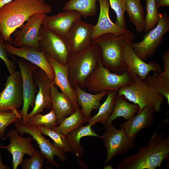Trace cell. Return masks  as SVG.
<instances>
[{"label":"cell","instance_id":"ab89813d","mask_svg":"<svg viewBox=\"0 0 169 169\" xmlns=\"http://www.w3.org/2000/svg\"><path fill=\"white\" fill-rule=\"evenodd\" d=\"M155 2L158 9L162 7L169 6V0H155Z\"/></svg>","mask_w":169,"mask_h":169},{"label":"cell","instance_id":"7402d4cb","mask_svg":"<svg viewBox=\"0 0 169 169\" xmlns=\"http://www.w3.org/2000/svg\"><path fill=\"white\" fill-rule=\"evenodd\" d=\"M45 55L47 59L50 63L54 72L53 84L59 87L61 92L68 97L76 110L79 106L77 102L74 89L69 81L67 65L60 63L46 53Z\"/></svg>","mask_w":169,"mask_h":169},{"label":"cell","instance_id":"ba28073f","mask_svg":"<svg viewBox=\"0 0 169 169\" xmlns=\"http://www.w3.org/2000/svg\"><path fill=\"white\" fill-rule=\"evenodd\" d=\"M39 35V48L51 56L59 62L67 65L71 54L65 37L41 26Z\"/></svg>","mask_w":169,"mask_h":169},{"label":"cell","instance_id":"44dd1931","mask_svg":"<svg viewBox=\"0 0 169 169\" xmlns=\"http://www.w3.org/2000/svg\"><path fill=\"white\" fill-rule=\"evenodd\" d=\"M155 112L149 107H145L138 111L136 115L121 124L120 128L130 138L135 140L142 129L148 128L152 125Z\"/></svg>","mask_w":169,"mask_h":169},{"label":"cell","instance_id":"9a60e30c","mask_svg":"<svg viewBox=\"0 0 169 169\" xmlns=\"http://www.w3.org/2000/svg\"><path fill=\"white\" fill-rule=\"evenodd\" d=\"M5 47L9 55L21 57L36 65L54 81V72L50 63L46 58L45 51L28 46L16 47L8 42L5 43Z\"/></svg>","mask_w":169,"mask_h":169},{"label":"cell","instance_id":"cb8c5ba5","mask_svg":"<svg viewBox=\"0 0 169 169\" xmlns=\"http://www.w3.org/2000/svg\"><path fill=\"white\" fill-rule=\"evenodd\" d=\"M51 99L52 109L55 113L57 122L59 125L65 118L74 113L76 110L68 97L59 92L58 87L53 84L51 87Z\"/></svg>","mask_w":169,"mask_h":169},{"label":"cell","instance_id":"7a4b0ae2","mask_svg":"<svg viewBox=\"0 0 169 169\" xmlns=\"http://www.w3.org/2000/svg\"><path fill=\"white\" fill-rule=\"evenodd\" d=\"M157 130L146 146L138 148L135 154L126 156L118 163L115 169H155L161 168L169 154V135Z\"/></svg>","mask_w":169,"mask_h":169},{"label":"cell","instance_id":"836d02e7","mask_svg":"<svg viewBox=\"0 0 169 169\" xmlns=\"http://www.w3.org/2000/svg\"><path fill=\"white\" fill-rule=\"evenodd\" d=\"M146 14L145 19L144 31L147 33L153 28L160 19V13L155 5V0H146Z\"/></svg>","mask_w":169,"mask_h":169},{"label":"cell","instance_id":"f546056e","mask_svg":"<svg viewBox=\"0 0 169 169\" xmlns=\"http://www.w3.org/2000/svg\"><path fill=\"white\" fill-rule=\"evenodd\" d=\"M87 122L81 108L79 107L74 113L65 118L59 126H55L52 129L60 132L65 136Z\"/></svg>","mask_w":169,"mask_h":169},{"label":"cell","instance_id":"603a6c76","mask_svg":"<svg viewBox=\"0 0 169 169\" xmlns=\"http://www.w3.org/2000/svg\"><path fill=\"white\" fill-rule=\"evenodd\" d=\"M73 88L77 102L81 107L82 112L87 121L91 117L92 111L98 109L101 100L107 95L109 92L105 91L92 94L83 90L79 85H76Z\"/></svg>","mask_w":169,"mask_h":169},{"label":"cell","instance_id":"74e56055","mask_svg":"<svg viewBox=\"0 0 169 169\" xmlns=\"http://www.w3.org/2000/svg\"><path fill=\"white\" fill-rule=\"evenodd\" d=\"M5 42L0 33V58L5 62L6 67L10 74L15 71L16 65L13 61L8 57V54L5 47Z\"/></svg>","mask_w":169,"mask_h":169},{"label":"cell","instance_id":"6da1fadb","mask_svg":"<svg viewBox=\"0 0 169 169\" xmlns=\"http://www.w3.org/2000/svg\"><path fill=\"white\" fill-rule=\"evenodd\" d=\"M52 11L44 0H13L0 8V33L5 42L12 44V34L31 16L37 13L47 14Z\"/></svg>","mask_w":169,"mask_h":169},{"label":"cell","instance_id":"1f68e13d","mask_svg":"<svg viewBox=\"0 0 169 169\" xmlns=\"http://www.w3.org/2000/svg\"><path fill=\"white\" fill-rule=\"evenodd\" d=\"M51 110L49 113L45 115H42L40 113L35 114L27 119L25 123L33 127L44 126L52 129L57 126L58 124L55 113L53 109Z\"/></svg>","mask_w":169,"mask_h":169},{"label":"cell","instance_id":"83f0119b","mask_svg":"<svg viewBox=\"0 0 169 169\" xmlns=\"http://www.w3.org/2000/svg\"><path fill=\"white\" fill-rule=\"evenodd\" d=\"M125 11L130 22L134 25L136 31L141 33L144 31L145 10L141 0H126Z\"/></svg>","mask_w":169,"mask_h":169},{"label":"cell","instance_id":"7c38bea8","mask_svg":"<svg viewBox=\"0 0 169 169\" xmlns=\"http://www.w3.org/2000/svg\"><path fill=\"white\" fill-rule=\"evenodd\" d=\"M13 123L15 129L21 136L27 133L30 135L33 139L35 140L38 145L40 151L45 156L48 163L58 167V165L54 160V156H57L62 162L67 161V156L64 152L56 147L53 143L46 139L37 127L29 125L23 122L22 119L18 120Z\"/></svg>","mask_w":169,"mask_h":169},{"label":"cell","instance_id":"60d3db41","mask_svg":"<svg viewBox=\"0 0 169 169\" xmlns=\"http://www.w3.org/2000/svg\"><path fill=\"white\" fill-rule=\"evenodd\" d=\"M10 167L4 165L3 162L2 156L0 154V169H10Z\"/></svg>","mask_w":169,"mask_h":169},{"label":"cell","instance_id":"8fae6325","mask_svg":"<svg viewBox=\"0 0 169 169\" xmlns=\"http://www.w3.org/2000/svg\"><path fill=\"white\" fill-rule=\"evenodd\" d=\"M13 59L18 64L22 78L23 102L20 114L22 121L25 122L30 106L33 109L34 106L35 95L38 92L34 83L33 75L39 68L23 58L18 59L14 57Z\"/></svg>","mask_w":169,"mask_h":169},{"label":"cell","instance_id":"4316f807","mask_svg":"<svg viewBox=\"0 0 169 169\" xmlns=\"http://www.w3.org/2000/svg\"><path fill=\"white\" fill-rule=\"evenodd\" d=\"M139 109V105L127 102L123 95H117L113 113L110 117L106 125L119 117H122L126 120L135 115ZM105 126V127H106Z\"/></svg>","mask_w":169,"mask_h":169},{"label":"cell","instance_id":"7bdbcfd3","mask_svg":"<svg viewBox=\"0 0 169 169\" xmlns=\"http://www.w3.org/2000/svg\"><path fill=\"white\" fill-rule=\"evenodd\" d=\"M104 169H113V167L110 165H109L106 166L104 167Z\"/></svg>","mask_w":169,"mask_h":169},{"label":"cell","instance_id":"e0dca14e","mask_svg":"<svg viewBox=\"0 0 169 169\" xmlns=\"http://www.w3.org/2000/svg\"><path fill=\"white\" fill-rule=\"evenodd\" d=\"M19 134L16 129L11 130L2 138L4 140L9 138L10 139L9 144L7 146L0 145V148L7 149L12 154L13 169H17L21 165L25 154H28L31 156L36 151L32 145L33 138L23 137L20 136Z\"/></svg>","mask_w":169,"mask_h":169},{"label":"cell","instance_id":"ffe728a7","mask_svg":"<svg viewBox=\"0 0 169 169\" xmlns=\"http://www.w3.org/2000/svg\"><path fill=\"white\" fill-rule=\"evenodd\" d=\"M81 15L75 11H66L44 18L42 25L65 37L74 23L81 18Z\"/></svg>","mask_w":169,"mask_h":169},{"label":"cell","instance_id":"484cf974","mask_svg":"<svg viewBox=\"0 0 169 169\" xmlns=\"http://www.w3.org/2000/svg\"><path fill=\"white\" fill-rule=\"evenodd\" d=\"M117 95V91H109L105 101L99 108L97 113L87 121L88 124L93 126L100 122L106 126L113 111Z\"/></svg>","mask_w":169,"mask_h":169},{"label":"cell","instance_id":"52a82bcc","mask_svg":"<svg viewBox=\"0 0 169 169\" xmlns=\"http://www.w3.org/2000/svg\"><path fill=\"white\" fill-rule=\"evenodd\" d=\"M169 30V16L164 12L160 13L159 20L153 28L147 32L143 40L132 42L135 52L143 61L151 57L158 46L163 42L164 35Z\"/></svg>","mask_w":169,"mask_h":169},{"label":"cell","instance_id":"8992f818","mask_svg":"<svg viewBox=\"0 0 169 169\" xmlns=\"http://www.w3.org/2000/svg\"><path fill=\"white\" fill-rule=\"evenodd\" d=\"M129 85L117 91V95H123L129 101L138 105V111L147 106L155 112L160 113L164 97L148 86L144 80L136 76Z\"/></svg>","mask_w":169,"mask_h":169},{"label":"cell","instance_id":"277c9868","mask_svg":"<svg viewBox=\"0 0 169 169\" xmlns=\"http://www.w3.org/2000/svg\"><path fill=\"white\" fill-rule=\"evenodd\" d=\"M100 54L99 46L92 42L81 52L70 56L67 65L72 88L76 85L83 88L85 80L97 66Z\"/></svg>","mask_w":169,"mask_h":169},{"label":"cell","instance_id":"b9f144b4","mask_svg":"<svg viewBox=\"0 0 169 169\" xmlns=\"http://www.w3.org/2000/svg\"><path fill=\"white\" fill-rule=\"evenodd\" d=\"M13 0H0V8L10 2Z\"/></svg>","mask_w":169,"mask_h":169},{"label":"cell","instance_id":"f1b7e54d","mask_svg":"<svg viewBox=\"0 0 169 169\" xmlns=\"http://www.w3.org/2000/svg\"><path fill=\"white\" fill-rule=\"evenodd\" d=\"M97 0H69L63 6L64 11H75L79 13L84 18L92 17L96 13Z\"/></svg>","mask_w":169,"mask_h":169},{"label":"cell","instance_id":"30bf717a","mask_svg":"<svg viewBox=\"0 0 169 169\" xmlns=\"http://www.w3.org/2000/svg\"><path fill=\"white\" fill-rule=\"evenodd\" d=\"M105 131L100 136L107 151L105 165L114 156L125 154L133 148L136 144L135 140L130 138L124 131L118 129L112 125L105 127Z\"/></svg>","mask_w":169,"mask_h":169},{"label":"cell","instance_id":"8d00e7d4","mask_svg":"<svg viewBox=\"0 0 169 169\" xmlns=\"http://www.w3.org/2000/svg\"><path fill=\"white\" fill-rule=\"evenodd\" d=\"M22 119L12 111L0 112V138H3L8 126L15 121Z\"/></svg>","mask_w":169,"mask_h":169},{"label":"cell","instance_id":"e575fe53","mask_svg":"<svg viewBox=\"0 0 169 169\" xmlns=\"http://www.w3.org/2000/svg\"><path fill=\"white\" fill-rule=\"evenodd\" d=\"M111 8L116 15L115 23L120 27L126 29L124 13L125 11L126 0H108Z\"/></svg>","mask_w":169,"mask_h":169},{"label":"cell","instance_id":"d6a6232c","mask_svg":"<svg viewBox=\"0 0 169 169\" xmlns=\"http://www.w3.org/2000/svg\"><path fill=\"white\" fill-rule=\"evenodd\" d=\"M37 127L42 134L49 137L53 140V144L56 147L64 153L71 151L64 135L44 126Z\"/></svg>","mask_w":169,"mask_h":169},{"label":"cell","instance_id":"5b68a950","mask_svg":"<svg viewBox=\"0 0 169 169\" xmlns=\"http://www.w3.org/2000/svg\"><path fill=\"white\" fill-rule=\"evenodd\" d=\"M133 80L125 71L120 74L111 72L104 66L99 56L97 66L85 80L83 88L94 94L105 91H117Z\"/></svg>","mask_w":169,"mask_h":169},{"label":"cell","instance_id":"5bb4252c","mask_svg":"<svg viewBox=\"0 0 169 169\" xmlns=\"http://www.w3.org/2000/svg\"><path fill=\"white\" fill-rule=\"evenodd\" d=\"M132 42L127 44L123 52V62L125 70L133 79L137 76L144 80L149 73H161L162 69L156 62L150 61L148 63L139 58L134 52Z\"/></svg>","mask_w":169,"mask_h":169},{"label":"cell","instance_id":"ac0fdd59","mask_svg":"<svg viewBox=\"0 0 169 169\" xmlns=\"http://www.w3.org/2000/svg\"><path fill=\"white\" fill-rule=\"evenodd\" d=\"M33 78L39 90L36 97L34 107L32 111L28 113L27 119L42 112L44 109L52 108L51 89L53 81L40 68L35 71Z\"/></svg>","mask_w":169,"mask_h":169},{"label":"cell","instance_id":"4dcf8cb0","mask_svg":"<svg viewBox=\"0 0 169 169\" xmlns=\"http://www.w3.org/2000/svg\"><path fill=\"white\" fill-rule=\"evenodd\" d=\"M159 74L153 73V75L149 74L144 80L146 83L158 93L163 96L169 105V82L161 78Z\"/></svg>","mask_w":169,"mask_h":169},{"label":"cell","instance_id":"4fadbf2b","mask_svg":"<svg viewBox=\"0 0 169 169\" xmlns=\"http://www.w3.org/2000/svg\"><path fill=\"white\" fill-rule=\"evenodd\" d=\"M46 15L43 13H36L21 26L20 30H15L13 33L14 38L13 43V46L20 47L28 46L40 49L38 46L39 31L43 20Z\"/></svg>","mask_w":169,"mask_h":169},{"label":"cell","instance_id":"2e32d148","mask_svg":"<svg viewBox=\"0 0 169 169\" xmlns=\"http://www.w3.org/2000/svg\"><path fill=\"white\" fill-rule=\"evenodd\" d=\"M93 26L83 21L81 18L74 23L65 36L71 55L81 52L92 43L91 36Z\"/></svg>","mask_w":169,"mask_h":169},{"label":"cell","instance_id":"3957f363","mask_svg":"<svg viewBox=\"0 0 169 169\" xmlns=\"http://www.w3.org/2000/svg\"><path fill=\"white\" fill-rule=\"evenodd\" d=\"M135 38V34L129 31L119 34H106L92 42L100 47V56L104 66L110 71L120 74L125 71L123 62L124 48Z\"/></svg>","mask_w":169,"mask_h":169},{"label":"cell","instance_id":"d4e9b609","mask_svg":"<svg viewBox=\"0 0 169 169\" xmlns=\"http://www.w3.org/2000/svg\"><path fill=\"white\" fill-rule=\"evenodd\" d=\"M92 125L88 124L86 126L81 125L69 133L65 138L71 151L78 157H82L84 154V147L80 144L81 139L84 136L100 137V136L95 133L92 129Z\"/></svg>","mask_w":169,"mask_h":169},{"label":"cell","instance_id":"f35d334b","mask_svg":"<svg viewBox=\"0 0 169 169\" xmlns=\"http://www.w3.org/2000/svg\"><path fill=\"white\" fill-rule=\"evenodd\" d=\"M164 65L163 71L159 74L160 76L163 79L169 82V49H167L162 56Z\"/></svg>","mask_w":169,"mask_h":169},{"label":"cell","instance_id":"9c48e42d","mask_svg":"<svg viewBox=\"0 0 169 169\" xmlns=\"http://www.w3.org/2000/svg\"><path fill=\"white\" fill-rule=\"evenodd\" d=\"M5 85L4 89L0 93V112L12 111L21 117L18 110L23 105V102L20 71H15L10 74Z\"/></svg>","mask_w":169,"mask_h":169},{"label":"cell","instance_id":"d6986e66","mask_svg":"<svg viewBox=\"0 0 169 169\" xmlns=\"http://www.w3.org/2000/svg\"><path fill=\"white\" fill-rule=\"evenodd\" d=\"M100 5V13L98 22L94 26L91 36L93 42L100 36L108 33L119 34L129 30L123 28L111 20L109 16L110 3L108 0H98Z\"/></svg>","mask_w":169,"mask_h":169},{"label":"cell","instance_id":"d590c367","mask_svg":"<svg viewBox=\"0 0 169 169\" xmlns=\"http://www.w3.org/2000/svg\"><path fill=\"white\" fill-rule=\"evenodd\" d=\"M45 158L43 154L36 150L31 158L23 160L21 165L22 169H42Z\"/></svg>","mask_w":169,"mask_h":169}]
</instances>
